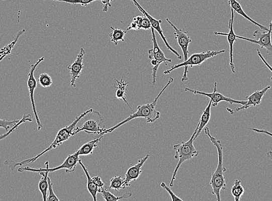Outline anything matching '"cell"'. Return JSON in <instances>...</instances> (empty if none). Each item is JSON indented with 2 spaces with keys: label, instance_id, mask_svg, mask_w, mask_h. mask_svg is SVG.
<instances>
[{
  "label": "cell",
  "instance_id": "obj_1",
  "mask_svg": "<svg viewBox=\"0 0 272 201\" xmlns=\"http://www.w3.org/2000/svg\"><path fill=\"white\" fill-rule=\"evenodd\" d=\"M93 111V109L87 110V111L82 113L81 115H80L76 117L73 122L70 125H69L68 126L60 130L58 133H57L54 141L53 142L48 149L43 151L41 153L37 155V156L21 162H17L14 160H7L5 162V165L8 167H9L11 170H14L18 166H23L25 164H29V163L36 161L38 158H39L45 153L48 152L49 151L51 150L52 149H55L57 146L62 145L63 142L67 141V140L70 139L71 136L76 135L75 130L76 124H77L79 121L83 119L84 117H85L88 114L91 113Z\"/></svg>",
  "mask_w": 272,
  "mask_h": 201
},
{
  "label": "cell",
  "instance_id": "obj_2",
  "mask_svg": "<svg viewBox=\"0 0 272 201\" xmlns=\"http://www.w3.org/2000/svg\"><path fill=\"white\" fill-rule=\"evenodd\" d=\"M205 134L210 138L211 142L216 147L218 153V165L215 172L212 173V178L210 181V184L212 187V193L216 196V200H221V190H225L227 188L226 184L224 172L227 170L223 165V147L220 140L214 138L210 132L209 128L204 129Z\"/></svg>",
  "mask_w": 272,
  "mask_h": 201
},
{
  "label": "cell",
  "instance_id": "obj_3",
  "mask_svg": "<svg viewBox=\"0 0 272 201\" xmlns=\"http://www.w3.org/2000/svg\"><path fill=\"white\" fill-rule=\"evenodd\" d=\"M173 81L174 79L170 77L169 79H168L166 85L164 86V88L160 91V93L158 94V96H157L155 99L152 101V103L138 106L137 111L136 113H133L132 115L128 117L127 119L121 121V123L117 124L116 126L109 128L108 130H106L103 132L102 135L112 133L114 130H116V129L122 126V125L127 123L129 121L137 118H144L145 119H146L147 123H155L157 120L159 119L160 115V112L157 111L155 109L157 101L159 99L161 94L163 93L164 91L165 90L167 87L169 86Z\"/></svg>",
  "mask_w": 272,
  "mask_h": 201
},
{
  "label": "cell",
  "instance_id": "obj_4",
  "mask_svg": "<svg viewBox=\"0 0 272 201\" xmlns=\"http://www.w3.org/2000/svg\"><path fill=\"white\" fill-rule=\"evenodd\" d=\"M198 127L199 124L197 125L196 129H195L193 134L191 136L189 140H188L187 142H183L173 146V149L175 151L174 158L176 160H178V162L175 166L173 175L171 177L170 183V186L171 187H173V182L175 179L176 175H177L179 167L181 166L184 162L189 161L195 157H197L199 154V151L195 149L194 145V138L195 135L197 134Z\"/></svg>",
  "mask_w": 272,
  "mask_h": 201
},
{
  "label": "cell",
  "instance_id": "obj_5",
  "mask_svg": "<svg viewBox=\"0 0 272 201\" xmlns=\"http://www.w3.org/2000/svg\"><path fill=\"white\" fill-rule=\"evenodd\" d=\"M225 52V50H221L219 51H208L206 52H204L194 54L191 55L186 61L176 64V65L172 66L170 69L164 71L163 73L164 74H168L174 70L184 67H185V71H184L182 81H187L189 79V78L187 77V74L189 73V67H193L195 66H200L203 63L206 61L207 60L218 55L224 54Z\"/></svg>",
  "mask_w": 272,
  "mask_h": 201
},
{
  "label": "cell",
  "instance_id": "obj_6",
  "mask_svg": "<svg viewBox=\"0 0 272 201\" xmlns=\"http://www.w3.org/2000/svg\"><path fill=\"white\" fill-rule=\"evenodd\" d=\"M152 41L153 43V48L148 50V58L151 59V64L154 66L150 70L152 71V84L155 85L156 83V73L160 64L164 63L166 66L167 65V62H172V60L167 59L164 55L163 52L161 50L158 43H157L155 29L151 27Z\"/></svg>",
  "mask_w": 272,
  "mask_h": 201
},
{
  "label": "cell",
  "instance_id": "obj_7",
  "mask_svg": "<svg viewBox=\"0 0 272 201\" xmlns=\"http://www.w3.org/2000/svg\"><path fill=\"white\" fill-rule=\"evenodd\" d=\"M79 156V155L77 150L73 154L69 155L63 164L55 167V168H49V162L47 161L45 162L46 168H31L30 167L27 166L19 168L18 170L19 172L29 171L38 173L41 172H48L50 173L57 171V170L60 169H66V172L70 173L75 171L76 166L78 164L79 160H80Z\"/></svg>",
  "mask_w": 272,
  "mask_h": 201
},
{
  "label": "cell",
  "instance_id": "obj_8",
  "mask_svg": "<svg viewBox=\"0 0 272 201\" xmlns=\"http://www.w3.org/2000/svg\"><path fill=\"white\" fill-rule=\"evenodd\" d=\"M44 59L45 57H42V58L39 59L36 63L32 64L31 67H30L28 80V86L30 93V101H31L32 109L34 117H35L36 120L38 131H40L43 126L39 119V116L38 115L35 101H34V92H35V89L37 87V81L35 77H34V71H35L38 64L43 62Z\"/></svg>",
  "mask_w": 272,
  "mask_h": 201
},
{
  "label": "cell",
  "instance_id": "obj_9",
  "mask_svg": "<svg viewBox=\"0 0 272 201\" xmlns=\"http://www.w3.org/2000/svg\"><path fill=\"white\" fill-rule=\"evenodd\" d=\"M272 35V20L269 24V30L267 32H259L256 30L253 33L255 39H248V38L236 35L237 39L246 40L251 43L258 44L262 48H265L269 55H272V43L271 35Z\"/></svg>",
  "mask_w": 272,
  "mask_h": 201
},
{
  "label": "cell",
  "instance_id": "obj_10",
  "mask_svg": "<svg viewBox=\"0 0 272 201\" xmlns=\"http://www.w3.org/2000/svg\"><path fill=\"white\" fill-rule=\"evenodd\" d=\"M217 90V86L216 82L214 83V90L212 93L201 92V91L190 89L189 88H187V87H186V88H185V91H189V92L194 94H201V95H204L205 96L208 97L210 98V100H212V105L213 107H216V106H218V104H219L220 102L223 101L227 102V103H229L231 105L239 104L242 106L244 105L247 103L246 100H237L233 99V98H232L225 96L224 94L218 92Z\"/></svg>",
  "mask_w": 272,
  "mask_h": 201
},
{
  "label": "cell",
  "instance_id": "obj_11",
  "mask_svg": "<svg viewBox=\"0 0 272 201\" xmlns=\"http://www.w3.org/2000/svg\"><path fill=\"white\" fill-rule=\"evenodd\" d=\"M131 1L134 3V5H135V6L137 8V9L139 10L140 12L141 13H143L144 16L147 17L149 21L151 22L152 27L154 28L157 32L159 33V35H160L161 38H162V39L163 40L164 44H165L168 50H170L172 53H173L174 54L177 56L178 59H182V56L180 55L177 51L174 50V49L170 46L169 44L168 43L166 37L164 36L163 33V30L162 28H161L160 26V24H162V21L157 20L154 18H153L151 15H149L147 12V11H145L143 9V8L139 5V3H138L136 0H131Z\"/></svg>",
  "mask_w": 272,
  "mask_h": 201
},
{
  "label": "cell",
  "instance_id": "obj_12",
  "mask_svg": "<svg viewBox=\"0 0 272 201\" xmlns=\"http://www.w3.org/2000/svg\"><path fill=\"white\" fill-rule=\"evenodd\" d=\"M166 21L174 30V35L175 39L177 40L180 48H182L184 55V61H186V60L189 59V47L190 43L192 42V40L191 39V37L189 35V32L186 31L185 29H178L175 25L172 24L168 18H166Z\"/></svg>",
  "mask_w": 272,
  "mask_h": 201
},
{
  "label": "cell",
  "instance_id": "obj_13",
  "mask_svg": "<svg viewBox=\"0 0 272 201\" xmlns=\"http://www.w3.org/2000/svg\"><path fill=\"white\" fill-rule=\"evenodd\" d=\"M231 17L229 21V33H225L223 32H214V35L216 36H224L227 38V40L229 46V65L233 73H235V65L233 63V44L237 40L234 30H233V21H234V11L231 8Z\"/></svg>",
  "mask_w": 272,
  "mask_h": 201
},
{
  "label": "cell",
  "instance_id": "obj_14",
  "mask_svg": "<svg viewBox=\"0 0 272 201\" xmlns=\"http://www.w3.org/2000/svg\"><path fill=\"white\" fill-rule=\"evenodd\" d=\"M85 55V51L83 48L80 49L79 54L76 57L75 61L68 66L71 75V85L75 87L76 79L79 78L82 70L83 69V59Z\"/></svg>",
  "mask_w": 272,
  "mask_h": 201
},
{
  "label": "cell",
  "instance_id": "obj_15",
  "mask_svg": "<svg viewBox=\"0 0 272 201\" xmlns=\"http://www.w3.org/2000/svg\"><path fill=\"white\" fill-rule=\"evenodd\" d=\"M149 156L150 155L147 154L144 158L140 159L137 163V164L130 167L128 169L125 174L124 179L126 187L130 186V185H131L130 182L137 180L138 178L140 177L141 173H142L141 168H142L144 163L147 161Z\"/></svg>",
  "mask_w": 272,
  "mask_h": 201
},
{
  "label": "cell",
  "instance_id": "obj_16",
  "mask_svg": "<svg viewBox=\"0 0 272 201\" xmlns=\"http://www.w3.org/2000/svg\"><path fill=\"white\" fill-rule=\"evenodd\" d=\"M270 86L269 85L267 86L265 88H263L262 90L255 91V92L252 93L251 95L247 97V103L241 106L240 108H237L236 111L239 112L243 111V110H246L249 108L252 107V106L255 107V106L259 105L260 103H261L264 95H265L267 91L270 89Z\"/></svg>",
  "mask_w": 272,
  "mask_h": 201
},
{
  "label": "cell",
  "instance_id": "obj_17",
  "mask_svg": "<svg viewBox=\"0 0 272 201\" xmlns=\"http://www.w3.org/2000/svg\"><path fill=\"white\" fill-rule=\"evenodd\" d=\"M97 121L93 120H89L86 121L81 127L80 128L76 127L75 133L77 134L78 133L83 131L87 133V134H94L97 135H102L103 134L107 129L106 128L100 127V124Z\"/></svg>",
  "mask_w": 272,
  "mask_h": 201
},
{
  "label": "cell",
  "instance_id": "obj_18",
  "mask_svg": "<svg viewBox=\"0 0 272 201\" xmlns=\"http://www.w3.org/2000/svg\"><path fill=\"white\" fill-rule=\"evenodd\" d=\"M228 5L234 11V12L241 15V16L243 17L244 18L246 19L247 21H250L254 25L258 26L260 29L265 30V31L267 32L269 30V29L265 27V26L259 24V23L255 22L250 17H248V15L245 13L242 9V7H241L240 4L237 2V0H228Z\"/></svg>",
  "mask_w": 272,
  "mask_h": 201
},
{
  "label": "cell",
  "instance_id": "obj_19",
  "mask_svg": "<svg viewBox=\"0 0 272 201\" xmlns=\"http://www.w3.org/2000/svg\"><path fill=\"white\" fill-rule=\"evenodd\" d=\"M152 27L151 22L147 17L144 16H137L134 17L133 21L130 24L127 30H139L140 29L149 30Z\"/></svg>",
  "mask_w": 272,
  "mask_h": 201
},
{
  "label": "cell",
  "instance_id": "obj_20",
  "mask_svg": "<svg viewBox=\"0 0 272 201\" xmlns=\"http://www.w3.org/2000/svg\"><path fill=\"white\" fill-rule=\"evenodd\" d=\"M78 164L81 166L84 172H85L86 174L87 179V188L88 191H89L90 194L93 196L94 200L97 201L98 193L101 192V188L99 187L98 185L95 184V181L93 178L90 177L89 172H88L85 166L83 165L81 160H79Z\"/></svg>",
  "mask_w": 272,
  "mask_h": 201
},
{
  "label": "cell",
  "instance_id": "obj_21",
  "mask_svg": "<svg viewBox=\"0 0 272 201\" xmlns=\"http://www.w3.org/2000/svg\"><path fill=\"white\" fill-rule=\"evenodd\" d=\"M117 83L114 84V88L116 89V97L117 99L121 100L125 102L126 104L129 106V108L131 110L132 112H133V111L131 107H130V105L128 103L127 100L126 99V86H127L129 82H126L123 80V78H122L120 81L118 80L116 78Z\"/></svg>",
  "mask_w": 272,
  "mask_h": 201
},
{
  "label": "cell",
  "instance_id": "obj_22",
  "mask_svg": "<svg viewBox=\"0 0 272 201\" xmlns=\"http://www.w3.org/2000/svg\"><path fill=\"white\" fill-rule=\"evenodd\" d=\"M212 100H210L209 103L205 109L201 117L200 121L199 122L198 130L197 134L195 135L194 138V141L200 135L203 129H204L209 122L211 117V108H212Z\"/></svg>",
  "mask_w": 272,
  "mask_h": 201
},
{
  "label": "cell",
  "instance_id": "obj_23",
  "mask_svg": "<svg viewBox=\"0 0 272 201\" xmlns=\"http://www.w3.org/2000/svg\"><path fill=\"white\" fill-rule=\"evenodd\" d=\"M103 137H104V135H102L99 138L92 140V141L84 144V145L82 147H80V149L78 150L79 155H88L93 154L94 149L98 146V143L101 141Z\"/></svg>",
  "mask_w": 272,
  "mask_h": 201
},
{
  "label": "cell",
  "instance_id": "obj_24",
  "mask_svg": "<svg viewBox=\"0 0 272 201\" xmlns=\"http://www.w3.org/2000/svg\"><path fill=\"white\" fill-rule=\"evenodd\" d=\"M101 193L103 198H104L106 201H116L122 199L128 198L129 197L132 195V193L131 192H127L125 193L123 195L121 196H117L114 195L111 192L107 187H102L101 191L100 192Z\"/></svg>",
  "mask_w": 272,
  "mask_h": 201
},
{
  "label": "cell",
  "instance_id": "obj_25",
  "mask_svg": "<svg viewBox=\"0 0 272 201\" xmlns=\"http://www.w3.org/2000/svg\"><path fill=\"white\" fill-rule=\"evenodd\" d=\"M43 177H41L39 184H38V188L43 195V200L47 201V194L48 192V172H41L39 173Z\"/></svg>",
  "mask_w": 272,
  "mask_h": 201
},
{
  "label": "cell",
  "instance_id": "obj_26",
  "mask_svg": "<svg viewBox=\"0 0 272 201\" xmlns=\"http://www.w3.org/2000/svg\"><path fill=\"white\" fill-rule=\"evenodd\" d=\"M110 28L113 30V32L110 33V40L115 45H117L119 41H125L124 37L127 31L113 27Z\"/></svg>",
  "mask_w": 272,
  "mask_h": 201
},
{
  "label": "cell",
  "instance_id": "obj_27",
  "mask_svg": "<svg viewBox=\"0 0 272 201\" xmlns=\"http://www.w3.org/2000/svg\"><path fill=\"white\" fill-rule=\"evenodd\" d=\"M244 188L241 184V181L238 179L235 180L231 189L232 194L234 197L235 200L239 201L244 194Z\"/></svg>",
  "mask_w": 272,
  "mask_h": 201
},
{
  "label": "cell",
  "instance_id": "obj_28",
  "mask_svg": "<svg viewBox=\"0 0 272 201\" xmlns=\"http://www.w3.org/2000/svg\"><path fill=\"white\" fill-rule=\"evenodd\" d=\"M126 188L124 179L122 177L114 176L110 180L109 189H114L115 191H120L121 189Z\"/></svg>",
  "mask_w": 272,
  "mask_h": 201
},
{
  "label": "cell",
  "instance_id": "obj_29",
  "mask_svg": "<svg viewBox=\"0 0 272 201\" xmlns=\"http://www.w3.org/2000/svg\"><path fill=\"white\" fill-rule=\"evenodd\" d=\"M28 121H29V122H32L33 119L32 116L30 115H24L23 118L19 121V122L15 125L13 128H11L10 131L7 132L5 134L0 135V140L8 137V136L11 134V133H13L14 131L16 130L19 126H20L22 124L28 122Z\"/></svg>",
  "mask_w": 272,
  "mask_h": 201
},
{
  "label": "cell",
  "instance_id": "obj_30",
  "mask_svg": "<svg viewBox=\"0 0 272 201\" xmlns=\"http://www.w3.org/2000/svg\"><path fill=\"white\" fill-rule=\"evenodd\" d=\"M38 82L40 84L44 87V88H48L52 84V79L51 76L47 73H42L40 75L39 78H38Z\"/></svg>",
  "mask_w": 272,
  "mask_h": 201
},
{
  "label": "cell",
  "instance_id": "obj_31",
  "mask_svg": "<svg viewBox=\"0 0 272 201\" xmlns=\"http://www.w3.org/2000/svg\"><path fill=\"white\" fill-rule=\"evenodd\" d=\"M45 1H47V0H45ZM51 1L64 2L71 4V5H80L82 6H87L95 1H98V0H51Z\"/></svg>",
  "mask_w": 272,
  "mask_h": 201
},
{
  "label": "cell",
  "instance_id": "obj_32",
  "mask_svg": "<svg viewBox=\"0 0 272 201\" xmlns=\"http://www.w3.org/2000/svg\"><path fill=\"white\" fill-rule=\"evenodd\" d=\"M19 121L20 120L9 121L0 119V128L5 129L6 131L8 132L18 124Z\"/></svg>",
  "mask_w": 272,
  "mask_h": 201
},
{
  "label": "cell",
  "instance_id": "obj_33",
  "mask_svg": "<svg viewBox=\"0 0 272 201\" xmlns=\"http://www.w3.org/2000/svg\"><path fill=\"white\" fill-rule=\"evenodd\" d=\"M48 192H49V195L47 197V201H52V200H57L59 201V199L57 198L56 195L55 194L54 191H53V184L51 182V179L48 177Z\"/></svg>",
  "mask_w": 272,
  "mask_h": 201
},
{
  "label": "cell",
  "instance_id": "obj_34",
  "mask_svg": "<svg viewBox=\"0 0 272 201\" xmlns=\"http://www.w3.org/2000/svg\"><path fill=\"white\" fill-rule=\"evenodd\" d=\"M160 186L162 187L163 189H166V190L167 191L168 194H170L172 200L173 201H176V200L182 201L183 200L182 199L179 198V197L175 195L173 191H172L171 189L169 187H167V185L165 183H164V182H162V183H161Z\"/></svg>",
  "mask_w": 272,
  "mask_h": 201
},
{
  "label": "cell",
  "instance_id": "obj_35",
  "mask_svg": "<svg viewBox=\"0 0 272 201\" xmlns=\"http://www.w3.org/2000/svg\"><path fill=\"white\" fill-rule=\"evenodd\" d=\"M102 2L103 8V12L106 13L107 11H108L109 7H112V2L113 1V0H101Z\"/></svg>",
  "mask_w": 272,
  "mask_h": 201
},
{
  "label": "cell",
  "instance_id": "obj_36",
  "mask_svg": "<svg viewBox=\"0 0 272 201\" xmlns=\"http://www.w3.org/2000/svg\"><path fill=\"white\" fill-rule=\"evenodd\" d=\"M256 52H257V54H258L260 59L262 60V61L263 62V63L265 64L266 66L268 68V69H269L270 70V71L272 73V67H271V66L270 65V64L269 63H268L266 62V60L265 59V58H263V56L261 54V53H260V52L259 51V49H256ZM270 81H271V82L272 83V77L270 78Z\"/></svg>",
  "mask_w": 272,
  "mask_h": 201
},
{
  "label": "cell",
  "instance_id": "obj_37",
  "mask_svg": "<svg viewBox=\"0 0 272 201\" xmlns=\"http://www.w3.org/2000/svg\"><path fill=\"white\" fill-rule=\"evenodd\" d=\"M93 179L95 181V184H97L99 187L102 188L104 187L105 184L103 183L101 177L96 176L94 177Z\"/></svg>",
  "mask_w": 272,
  "mask_h": 201
},
{
  "label": "cell",
  "instance_id": "obj_38",
  "mask_svg": "<svg viewBox=\"0 0 272 201\" xmlns=\"http://www.w3.org/2000/svg\"><path fill=\"white\" fill-rule=\"evenodd\" d=\"M246 128L248 129V130H250L251 131H253L254 132L260 133V134H266L267 135H269L272 137V134L269 131H267L266 130H258V129L256 128H248L246 127Z\"/></svg>",
  "mask_w": 272,
  "mask_h": 201
},
{
  "label": "cell",
  "instance_id": "obj_39",
  "mask_svg": "<svg viewBox=\"0 0 272 201\" xmlns=\"http://www.w3.org/2000/svg\"><path fill=\"white\" fill-rule=\"evenodd\" d=\"M267 157L270 159V160L272 161V152L271 151H269V152H268L267 154Z\"/></svg>",
  "mask_w": 272,
  "mask_h": 201
},
{
  "label": "cell",
  "instance_id": "obj_40",
  "mask_svg": "<svg viewBox=\"0 0 272 201\" xmlns=\"http://www.w3.org/2000/svg\"><path fill=\"white\" fill-rule=\"evenodd\" d=\"M6 56V54L4 55L3 56L0 58V61H2V60L5 58V57Z\"/></svg>",
  "mask_w": 272,
  "mask_h": 201
},
{
  "label": "cell",
  "instance_id": "obj_41",
  "mask_svg": "<svg viewBox=\"0 0 272 201\" xmlns=\"http://www.w3.org/2000/svg\"><path fill=\"white\" fill-rule=\"evenodd\" d=\"M2 1H5V0H2Z\"/></svg>",
  "mask_w": 272,
  "mask_h": 201
}]
</instances>
